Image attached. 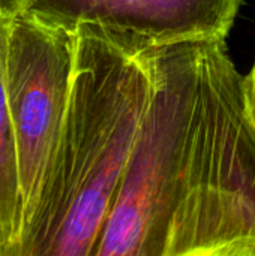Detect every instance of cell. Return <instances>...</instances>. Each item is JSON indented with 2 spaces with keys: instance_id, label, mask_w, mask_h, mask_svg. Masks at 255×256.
I'll return each instance as SVG.
<instances>
[{
  "instance_id": "cell-1",
  "label": "cell",
  "mask_w": 255,
  "mask_h": 256,
  "mask_svg": "<svg viewBox=\"0 0 255 256\" xmlns=\"http://www.w3.org/2000/svg\"><path fill=\"white\" fill-rule=\"evenodd\" d=\"M143 54L150 98L95 256H255V124L225 39Z\"/></svg>"
},
{
  "instance_id": "cell-2",
  "label": "cell",
  "mask_w": 255,
  "mask_h": 256,
  "mask_svg": "<svg viewBox=\"0 0 255 256\" xmlns=\"http://www.w3.org/2000/svg\"><path fill=\"white\" fill-rule=\"evenodd\" d=\"M69 104L32 220L15 256H95L150 98L144 54L80 22Z\"/></svg>"
},
{
  "instance_id": "cell-4",
  "label": "cell",
  "mask_w": 255,
  "mask_h": 256,
  "mask_svg": "<svg viewBox=\"0 0 255 256\" xmlns=\"http://www.w3.org/2000/svg\"><path fill=\"white\" fill-rule=\"evenodd\" d=\"M243 0H29L24 9L71 30L96 24L132 51L227 39Z\"/></svg>"
},
{
  "instance_id": "cell-7",
  "label": "cell",
  "mask_w": 255,
  "mask_h": 256,
  "mask_svg": "<svg viewBox=\"0 0 255 256\" xmlns=\"http://www.w3.org/2000/svg\"><path fill=\"white\" fill-rule=\"evenodd\" d=\"M29 0H0V10L5 14H15L26 8Z\"/></svg>"
},
{
  "instance_id": "cell-5",
  "label": "cell",
  "mask_w": 255,
  "mask_h": 256,
  "mask_svg": "<svg viewBox=\"0 0 255 256\" xmlns=\"http://www.w3.org/2000/svg\"><path fill=\"white\" fill-rule=\"evenodd\" d=\"M11 15L0 10V256H15L23 230L18 158L6 88V46Z\"/></svg>"
},
{
  "instance_id": "cell-3",
  "label": "cell",
  "mask_w": 255,
  "mask_h": 256,
  "mask_svg": "<svg viewBox=\"0 0 255 256\" xmlns=\"http://www.w3.org/2000/svg\"><path fill=\"white\" fill-rule=\"evenodd\" d=\"M74 58V30L30 9L11 15L5 72L23 196L21 234L36 210L60 140Z\"/></svg>"
},
{
  "instance_id": "cell-6",
  "label": "cell",
  "mask_w": 255,
  "mask_h": 256,
  "mask_svg": "<svg viewBox=\"0 0 255 256\" xmlns=\"http://www.w3.org/2000/svg\"><path fill=\"white\" fill-rule=\"evenodd\" d=\"M243 87H245L246 106L255 124V63L251 70L246 75H243Z\"/></svg>"
}]
</instances>
